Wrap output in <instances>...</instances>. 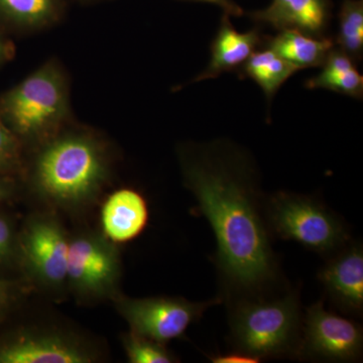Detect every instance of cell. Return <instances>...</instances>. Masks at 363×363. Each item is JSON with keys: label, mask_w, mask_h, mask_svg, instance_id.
<instances>
[{"label": "cell", "mask_w": 363, "mask_h": 363, "mask_svg": "<svg viewBox=\"0 0 363 363\" xmlns=\"http://www.w3.org/2000/svg\"><path fill=\"white\" fill-rule=\"evenodd\" d=\"M112 301L130 331L162 344L183 337L208 309L222 303L219 297L193 302L181 297L135 298L121 294Z\"/></svg>", "instance_id": "52a82bcc"}, {"label": "cell", "mask_w": 363, "mask_h": 363, "mask_svg": "<svg viewBox=\"0 0 363 363\" xmlns=\"http://www.w3.org/2000/svg\"><path fill=\"white\" fill-rule=\"evenodd\" d=\"M124 351L131 363H174L178 358L164 344L130 331L121 337Z\"/></svg>", "instance_id": "ffe728a7"}, {"label": "cell", "mask_w": 363, "mask_h": 363, "mask_svg": "<svg viewBox=\"0 0 363 363\" xmlns=\"http://www.w3.org/2000/svg\"><path fill=\"white\" fill-rule=\"evenodd\" d=\"M355 63L347 54L334 47L322 65L321 72L308 79L305 86L308 89H327L362 99L363 77Z\"/></svg>", "instance_id": "e0dca14e"}, {"label": "cell", "mask_w": 363, "mask_h": 363, "mask_svg": "<svg viewBox=\"0 0 363 363\" xmlns=\"http://www.w3.org/2000/svg\"><path fill=\"white\" fill-rule=\"evenodd\" d=\"M68 1L69 2L76 1V2H80V4H93V2L100 1V0H68Z\"/></svg>", "instance_id": "83f0119b"}, {"label": "cell", "mask_w": 363, "mask_h": 363, "mask_svg": "<svg viewBox=\"0 0 363 363\" xmlns=\"http://www.w3.org/2000/svg\"><path fill=\"white\" fill-rule=\"evenodd\" d=\"M230 342L234 351L250 357L298 358L303 334L300 292L241 300L228 305Z\"/></svg>", "instance_id": "277c9868"}, {"label": "cell", "mask_w": 363, "mask_h": 363, "mask_svg": "<svg viewBox=\"0 0 363 363\" xmlns=\"http://www.w3.org/2000/svg\"><path fill=\"white\" fill-rule=\"evenodd\" d=\"M89 344L58 330L21 329L0 336V363H91Z\"/></svg>", "instance_id": "30bf717a"}, {"label": "cell", "mask_w": 363, "mask_h": 363, "mask_svg": "<svg viewBox=\"0 0 363 363\" xmlns=\"http://www.w3.org/2000/svg\"><path fill=\"white\" fill-rule=\"evenodd\" d=\"M16 56V47L11 35L0 28V67L9 63Z\"/></svg>", "instance_id": "d4e9b609"}, {"label": "cell", "mask_w": 363, "mask_h": 363, "mask_svg": "<svg viewBox=\"0 0 363 363\" xmlns=\"http://www.w3.org/2000/svg\"><path fill=\"white\" fill-rule=\"evenodd\" d=\"M228 14L222 16L218 32L211 45V58L207 68L192 83L214 79L225 72L238 70L262 45V37L259 28L240 33L234 28Z\"/></svg>", "instance_id": "5bb4252c"}, {"label": "cell", "mask_w": 363, "mask_h": 363, "mask_svg": "<svg viewBox=\"0 0 363 363\" xmlns=\"http://www.w3.org/2000/svg\"><path fill=\"white\" fill-rule=\"evenodd\" d=\"M21 182L18 176L0 175V204L13 199L18 193Z\"/></svg>", "instance_id": "cb8c5ba5"}, {"label": "cell", "mask_w": 363, "mask_h": 363, "mask_svg": "<svg viewBox=\"0 0 363 363\" xmlns=\"http://www.w3.org/2000/svg\"><path fill=\"white\" fill-rule=\"evenodd\" d=\"M68 0H0V28L9 35H35L65 18Z\"/></svg>", "instance_id": "9a60e30c"}, {"label": "cell", "mask_w": 363, "mask_h": 363, "mask_svg": "<svg viewBox=\"0 0 363 363\" xmlns=\"http://www.w3.org/2000/svg\"><path fill=\"white\" fill-rule=\"evenodd\" d=\"M262 45L300 71L322 67L336 44L331 38L314 37L297 30H284L274 37L264 38Z\"/></svg>", "instance_id": "2e32d148"}, {"label": "cell", "mask_w": 363, "mask_h": 363, "mask_svg": "<svg viewBox=\"0 0 363 363\" xmlns=\"http://www.w3.org/2000/svg\"><path fill=\"white\" fill-rule=\"evenodd\" d=\"M194 1L207 2L214 4L223 9L224 13L228 16H241L243 14V9L235 4L233 0H194Z\"/></svg>", "instance_id": "4316f807"}, {"label": "cell", "mask_w": 363, "mask_h": 363, "mask_svg": "<svg viewBox=\"0 0 363 363\" xmlns=\"http://www.w3.org/2000/svg\"><path fill=\"white\" fill-rule=\"evenodd\" d=\"M298 72V69L279 56L271 49L264 48L255 52L240 67V75L250 78L262 88L269 101L288 79Z\"/></svg>", "instance_id": "ac0fdd59"}, {"label": "cell", "mask_w": 363, "mask_h": 363, "mask_svg": "<svg viewBox=\"0 0 363 363\" xmlns=\"http://www.w3.org/2000/svg\"><path fill=\"white\" fill-rule=\"evenodd\" d=\"M210 362L213 363H259L262 360L259 358L250 357L240 351H233L226 354H217L209 357Z\"/></svg>", "instance_id": "484cf974"}, {"label": "cell", "mask_w": 363, "mask_h": 363, "mask_svg": "<svg viewBox=\"0 0 363 363\" xmlns=\"http://www.w3.org/2000/svg\"><path fill=\"white\" fill-rule=\"evenodd\" d=\"M0 121L26 152L75 121L71 79L58 58L48 59L18 84L0 94Z\"/></svg>", "instance_id": "3957f363"}, {"label": "cell", "mask_w": 363, "mask_h": 363, "mask_svg": "<svg viewBox=\"0 0 363 363\" xmlns=\"http://www.w3.org/2000/svg\"><path fill=\"white\" fill-rule=\"evenodd\" d=\"M121 262L116 243L104 234L83 233L69 240L67 285L82 300L119 295Z\"/></svg>", "instance_id": "8992f818"}, {"label": "cell", "mask_w": 363, "mask_h": 363, "mask_svg": "<svg viewBox=\"0 0 363 363\" xmlns=\"http://www.w3.org/2000/svg\"><path fill=\"white\" fill-rule=\"evenodd\" d=\"M113 154L99 130L72 121L26 152L21 180L40 199L64 209L91 204L111 180Z\"/></svg>", "instance_id": "7a4b0ae2"}, {"label": "cell", "mask_w": 363, "mask_h": 363, "mask_svg": "<svg viewBox=\"0 0 363 363\" xmlns=\"http://www.w3.org/2000/svg\"><path fill=\"white\" fill-rule=\"evenodd\" d=\"M149 206L138 191L121 188L107 197L101 209L104 235L113 243L135 240L149 223Z\"/></svg>", "instance_id": "4fadbf2b"}, {"label": "cell", "mask_w": 363, "mask_h": 363, "mask_svg": "<svg viewBox=\"0 0 363 363\" xmlns=\"http://www.w3.org/2000/svg\"><path fill=\"white\" fill-rule=\"evenodd\" d=\"M250 18L278 30H297L326 37L331 21L330 0H272L262 11H253Z\"/></svg>", "instance_id": "7c38bea8"}, {"label": "cell", "mask_w": 363, "mask_h": 363, "mask_svg": "<svg viewBox=\"0 0 363 363\" xmlns=\"http://www.w3.org/2000/svg\"><path fill=\"white\" fill-rule=\"evenodd\" d=\"M264 215L272 238L294 241L325 257L351 240L342 218L311 196L279 191L264 197Z\"/></svg>", "instance_id": "5b68a950"}, {"label": "cell", "mask_w": 363, "mask_h": 363, "mask_svg": "<svg viewBox=\"0 0 363 363\" xmlns=\"http://www.w3.org/2000/svg\"><path fill=\"white\" fill-rule=\"evenodd\" d=\"M338 33L335 44L354 62L363 54V1L344 0L338 14Z\"/></svg>", "instance_id": "d6986e66"}, {"label": "cell", "mask_w": 363, "mask_h": 363, "mask_svg": "<svg viewBox=\"0 0 363 363\" xmlns=\"http://www.w3.org/2000/svg\"><path fill=\"white\" fill-rule=\"evenodd\" d=\"M69 240L58 219L50 214L35 215L18 234L16 262L37 283L60 290L67 285Z\"/></svg>", "instance_id": "ba28073f"}, {"label": "cell", "mask_w": 363, "mask_h": 363, "mask_svg": "<svg viewBox=\"0 0 363 363\" xmlns=\"http://www.w3.org/2000/svg\"><path fill=\"white\" fill-rule=\"evenodd\" d=\"M318 272V279L332 304L344 314L359 316L363 312V247L350 241L331 253Z\"/></svg>", "instance_id": "8fae6325"}, {"label": "cell", "mask_w": 363, "mask_h": 363, "mask_svg": "<svg viewBox=\"0 0 363 363\" xmlns=\"http://www.w3.org/2000/svg\"><path fill=\"white\" fill-rule=\"evenodd\" d=\"M26 150L16 136L0 121V175L20 177Z\"/></svg>", "instance_id": "44dd1931"}, {"label": "cell", "mask_w": 363, "mask_h": 363, "mask_svg": "<svg viewBox=\"0 0 363 363\" xmlns=\"http://www.w3.org/2000/svg\"><path fill=\"white\" fill-rule=\"evenodd\" d=\"M184 185L216 240L219 298L227 305L286 291L264 215L259 173L247 150L225 140L178 147Z\"/></svg>", "instance_id": "6da1fadb"}, {"label": "cell", "mask_w": 363, "mask_h": 363, "mask_svg": "<svg viewBox=\"0 0 363 363\" xmlns=\"http://www.w3.org/2000/svg\"><path fill=\"white\" fill-rule=\"evenodd\" d=\"M28 286L23 281L0 278V322L6 319L21 298L26 295Z\"/></svg>", "instance_id": "603a6c76"}, {"label": "cell", "mask_w": 363, "mask_h": 363, "mask_svg": "<svg viewBox=\"0 0 363 363\" xmlns=\"http://www.w3.org/2000/svg\"><path fill=\"white\" fill-rule=\"evenodd\" d=\"M18 234L13 219L0 213V269L16 262Z\"/></svg>", "instance_id": "7402d4cb"}, {"label": "cell", "mask_w": 363, "mask_h": 363, "mask_svg": "<svg viewBox=\"0 0 363 363\" xmlns=\"http://www.w3.org/2000/svg\"><path fill=\"white\" fill-rule=\"evenodd\" d=\"M362 325L327 311L323 301L306 309L303 317L301 359L353 362L362 358Z\"/></svg>", "instance_id": "9c48e42d"}]
</instances>
